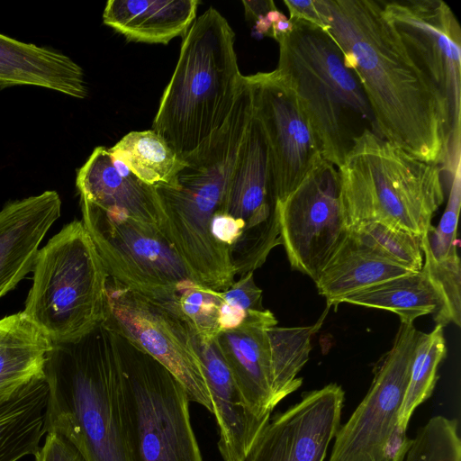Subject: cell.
Wrapping results in <instances>:
<instances>
[{
  "instance_id": "cell-1",
  "label": "cell",
  "mask_w": 461,
  "mask_h": 461,
  "mask_svg": "<svg viewBox=\"0 0 461 461\" xmlns=\"http://www.w3.org/2000/svg\"><path fill=\"white\" fill-rule=\"evenodd\" d=\"M314 2L361 82L377 135L442 167L453 135L447 101L385 18L382 0Z\"/></svg>"
},
{
  "instance_id": "cell-20",
  "label": "cell",
  "mask_w": 461,
  "mask_h": 461,
  "mask_svg": "<svg viewBox=\"0 0 461 461\" xmlns=\"http://www.w3.org/2000/svg\"><path fill=\"white\" fill-rule=\"evenodd\" d=\"M33 86L84 99L88 91L82 68L46 47L0 33V87Z\"/></svg>"
},
{
  "instance_id": "cell-25",
  "label": "cell",
  "mask_w": 461,
  "mask_h": 461,
  "mask_svg": "<svg viewBox=\"0 0 461 461\" xmlns=\"http://www.w3.org/2000/svg\"><path fill=\"white\" fill-rule=\"evenodd\" d=\"M343 303L392 312L403 323L428 314L435 320L442 307L438 289L422 267L356 292Z\"/></svg>"
},
{
  "instance_id": "cell-29",
  "label": "cell",
  "mask_w": 461,
  "mask_h": 461,
  "mask_svg": "<svg viewBox=\"0 0 461 461\" xmlns=\"http://www.w3.org/2000/svg\"><path fill=\"white\" fill-rule=\"evenodd\" d=\"M348 230L358 243L377 256L411 272L421 269V237L377 221L362 222Z\"/></svg>"
},
{
  "instance_id": "cell-7",
  "label": "cell",
  "mask_w": 461,
  "mask_h": 461,
  "mask_svg": "<svg viewBox=\"0 0 461 461\" xmlns=\"http://www.w3.org/2000/svg\"><path fill=\"white\" fill-rule=\"evenodd\" d=\"M114 334L128 461H203L185 387L158 361Z\"/></svg>"
},
{
  "instance_id": "cell-11",
  "label": "cell",
  "mask_w": 461,
  "mask_h": 461,
  "mask_svg": "<svg viewBox=\"0 0 461 461\" xmlns=\"http://www.w3.org/2000/svg\"><path fill=\"white\" fill-rule=\"evenodd\" d=\"M281 245L290 266L316 278L348 233L338 168L321 158L278 203Z\"/></svg>"
},
{
  "instance_id": "cell-35",
  "label": "cell",
  "mask_w": 461,
  "mask_h": 461,
  "mask_svg": "<svg viewBox=\"0 0 461 461\" xmlns=\"http://www.w3.org/2000/svg\"><path fill=\"white\" fill-rule=\"evenodd\" d=\"M34 456L35 461H86L68 439L57 433H47L43 446Z\"/></svg>"
},
{
  "instance_id": "cell-9",
  "label": "cell",
  "mask_w": 461,
  "mask_h": 461,
  "mask_svg": "<svg viewBox=\"0 0 461 461\" xmlns=\"http://www.w3.org/2000/svg\"><path fill=\"white\" fill-rule=\"evenodd\" d=\"M221 211L238 220L242 227L240 239L229 250L235 276L254 272L270 251L281 245L269 146L255 106Z\"/></svg>"
},
{
  "instance_id": "cell-14",
  "label": "cell",
  "mask_w": 461,
  "mask_h": 461,
  "mask_svg": "<svg viewBox=\"0 0 461 461\" xmlns=\"http://www.w3.org/2000/svg\"><path fill=\"white\" fill-rule=\"evenodd\" d=\"M248 77L255 111L268 141L279 203L299 186L322 157L310 120L286 79L276 69Z\"/></svg>"
},
{
  "instance_id": "cell-4",
  "label": "cell",
  "mask_w": 461,
  "mask_h": 461,
  "mask_svg": "<svg viewBox=\"0 0 461 461\" xmlns=\"http://www.w3.org/2000/svg\"><path fill=\"white\" fill-rule=\"evenodd\" d=\"M291 22V32L276 40V70L295 92L321 157L339 168L366 131L377 135L374 116L360 80L330 32L305 21Z\"/></svg>"
},
{
  "instance_id": "cell-19",
  "label": "cell",
  "mask_w": 461,
  "mask_h": 461,
  "mask_svg": "<svg viewBox=\"0 0 461 461\" xmlns=\"http://www.w3.org/2000/svg\"><path fill=\"white\" fill-rule=\"evenodd\" d=\"M274 325H277L275 316L220 332L216 338L244 400L258 418H270L276 407L267 335V329Z\"/></svg>"
},
{
  "instance_id": "cell-36",
  "label": "cell",
  "mask_w": 461,
  "mask_h": 461,
  "mask_svg": "<svg viewBox=\"0 0 461 461\" xmlns=\"http://www.w3.org/2000/svg\"><path fill=\"white\" fill-rule=\"evenodd\" d=\"M241 232L242 227L238 220L221 210L215 212L212 221L211 233L218 244L229 251L240 239Z\"/></svg>"
},
{
  "instance_id": "cell-5",
  "label": "cell",
  "mask_w": 461,
  "mask_h": 461,
  "mask_svg": "<svg viewBox=\"0 0 461 461\" xmlns=\"http://www.w3.org/2000/svg\"><path fill=\"white\" fill-rule=\"evenodd\" d=\"M348 229L377 221L423 236L445 199L438 165L366 131L338 168Z\"/></svg>"
},
{
  "instance_id": "cell-28",
  "label": "cell",
  "mask_w": 461,
  "mask_h": 461,
  "mask_svg": "<svg viewBox=\"0 0 461 461\" xmlns=\"http://www.w3.org/2000/svg\"><path fill=\"white\" fill-rule=\"evenodd\" d=\"M443 326L436 325L429 333L422 332L416 346L409 381L403 395L397 424L407 429L415 409L432 393L438 379V368L447 356Z\"/></svg>"
},
{
  "instance_id": "cell-31",
  "label": "cell",
  "mask_w": 461,
  "mask_h": 461,
  "mask_svg": "<svg viewBox=\"0 0 461 461\" xmlns=\"http://www.w3.org/2000/svg\"><path fill=\"white\" fill-rule=\"evenodd\" d=\"M220 332L267 320L274 313L262 304V290L256 285L253 272L240 276L228 288L220 291Z\"/></svg>"
},
{
  "instance_id": "cell-22",
  "label": "cell",
  "mask_w": 461,
  "mask_h": 461,
  "mask_svg": "<svg viewBox=\"0 0 461 461\" xmlns=\"http://www.w3.org/2000/svg\"><path fill=\"white\" fill-rule=\"evenodd\" d=\"M411 273L373 253L347 235L313 280L327 307H337L348 295L385 280Z\"/></svg>"
},
{
  "instance_id": "cell-16",
  "label": "cell",
  "mask_w": 461,
  "mask_h": 461,
  "mask_svg": "<svg viewBox=\"0 0 461 461\" xmlns=\"http://www.w3.org/2000/svg\"><path fill=\"white\" fill-rule=\"evenodd\" d=\"M76 185L80 202L127 215L161 230L165 214L155 186L136 177L109 149L96 147L78 169Z\"/></svg>"
},
{
  "instance_id": "cell-37",
  "label": "cell",
  "mask_w": 461,
  "mask_h": 461,
  "mask_svg": "<svg viewBox=\"0 0 461 461\" xmlns=\"http://www.w3.org/2000/svg\"><path fill=\"white\" fill-rule=\"evenodd\" d=\"M411 441L406 429L397 424L384 443L380 461H402Z\"/></svg>"
},
{
  "instance_id": "cell-17",
  "label": "cell",
  "mask_w": 461,
  "mask_h": 461,
  "mask_svg": "<svg viewBox=\"0 0 461 461\" xmlns=\"http://www.w3.org/2000/svg\"><path fill=\"white\" fill-rule=\"evenodd\" d=\"M56 191L7 203L0 211V298L32 272L39 245L60 215Z\"/></svg>"
},
{
  "instance_id": "cell-13",
  "label": "cell",
  "mask_w": 461,
  "mask_h": 461,
  "mask_svg": "<svg viewBox=\"0 0 461 461\" xmlns=\"http://www.w3.org/2000/svg\"><path fill=\"white\" fill-rule=\"evenodd\" d=\"M421 333L413 323L401 322L367 393L348 421L339 428L328 461L381 460L384 443L397 425Z\"/></svg>"
},
{
  "instance_id": "cell-32",
  "label": "cell",
  "mask_w": 461,
  "mask_h": 461,
  "mask_svg": "<svg viewBox=\"0 0 461 461\" xmlns=\"http://www.w3.org/2000/svg\"><path fill=\"white\" fill-rule=\"evenodd\" d=\"M424 268L435 283L441 297L442 307L434 320L436 325L461 324V267L457 252L438 259L434 258L428 234L421 236Z\"/></svg>"
},
{
  "instance_id": "cell-10",
  "label": "cell",
  "mask_w": 461,
  "mask_h": 461,
  "mask_svg": "<svg viewBox=\"0 0 461 461\" xmlns=\"http://www.w3.org/2000/svg\"><path fill=\"white\" fill-rule=\"evenodd\" d=\"M104 324L164 366L185 387L190 402L212 414L194 337L187 325L160 305L108 277Z\"/></svg>"
},
{
  "instance_id": "cell-12",
  "label": "cell",
  "mask_w": 461,
  "mask_h": 461,
  "mask_svg": "<svg viewBox=\"0 0 461 461\" xmlns=\"http://www.w3.org/2000/svg\"><path fill=\"white\" fill-rule=\"evenodd\" d=\"M385 18L447 101L451 145L460 142L461 29L442 0H382Z\"/></svg>"
},
{
  "instance_id": "cell-21",
  "label": "cell",
  "mask_w": 461,
  "mask_h": 461,
  "mask_svg": "<svg viewBox=\"0 0 461 461\" xmlns=\"http://www.w3.org/2000/svg\"><path fill=\"white\" fill-rule=\"evenodd\" d=\"M199 4L197 0H110L103 22L130 41L167 44L185 36Z\"/></svg>"
},
{
  "instance_id": "cell-6",
  "label": "cell",
  "mask_w": 461,
  "mask_h": 461,
  "mask_svg": "<svg viewBox=\"0 0 461 461\" xmlns=\"http://www.w3.org/2000/svg\"><path fill=\"white\" fill-rule=\"evenodd\" d=\"M23 313L51 342L78 339L107 318V280L82 221L65 225L39 249Z\"/></svg>"
},
{
  "instance_id": "cell-15",
  "label": "cell",
  "mask_w": 461,
  "mask_h": 461,
  "mask_svg": "<svg viewBox=\"0 0 461 461\" xmlns=\"http://www.w3.org/2000/svg\"><path fill=\"white\" fill-rule=\"evenodd\" d=\"M345 393L329 384L270 417L245 461H324L340 427Z\"/></svg>"
},
{
  "instance_id": "cell-26",
  "label": "cell",
  "mask_w": 461,
  "mask_h": 461,
  "mask_svg": "<svg viewBox=\"0 0 461 461\" xmlns=\"http://www.w3.org/2000/svg\"><path fill=\"white\" fill-rule=\"evenodd\" d=\"M329 309L310 326L274 325L267 329L276 406L302 385L303 379L297 375L309 360L312 338L321 328Z\"/></svg>"
},
{
  "instance_id": "cell-27",
  "label": "cell",
  "mask_w": 461,
  "mask_h": 461,
  "mask_svg": "<svg viewBox=\"0 0 461 461\" xmlns=\"http://www.w3.org/2000/svg\"><path fill=\"white\" fill-rule=\"evenodd\" d=\"M109 151L136 177L152 186L171 184L185 166V161L153 130L131 131Z\"/></svg>"
},
{
  "instance_id": "cell-18",
  "label": "cell",
  "mask_w": 461,
  "mask_h": 461,
  "mask_svg": "<svg viewBox=\"0 0 461 461\" xmlns=\"http://www.w3.org/2000/svg\"><path fill=\"white\" fill-rule=\"evenodd\" d=\"M194 342L219 429V452L223 461H245L270 418H258L250 411L216 339L203 343L194 337Z\"/></svg>"
},
{
  "instance_id": "cell-3",
  "label": "cell",
  "mask_w": 461,
  "mask_h": 461,
  "mask_svg": "<svg viewBox=\"0 0 461 461\" xmlns=\"http://www.w3.org/2000/svg\"><path fill=\"white\" fill-rule=\"evenodd\" d=\"M235 33L214 8L193 22L183 37L178 61L152 124L185 160L228 120L243 80Z\"/></svg>"
},
{
  "instance_id": "cell-8",
  "label": "cell",
  "mask_w": 461,
  "mask_h": 461,
  "mask_svg": "<svg viewBox=\"0 0 461 461\" xmlns=\"http://www.w3.org/2000/svg\"><path fill=\"white\" fill-rule=\"evenodd\" d=\"M80 206L82 222L113 282L168 309L180 288L194 281L159 228L84 202Z\"/></svg>"
},
{
  "instance_id": "cell-24",
  "label": "cell",
  "mask_w": 461,
  "mask_h": 461,
  "mask_svg": "<svg viewBox=\"0 0 461 461\" xmlns=\"http://www.w3.org/2000/svg\"><path fill=\"white\" fill-rule=\"evenodd\" d=\"M48 393L44 377L0 400V461H18L39 451Z\"/></svg>"
},
{
  "instance_id": "cell-34",
  "label": "cell",
  "mask_w": 461,
  "mask_h": 461,
  "mask_svg": "<svg viewBox=\"0 0 461 461\" xmlns=\"http://www.w3.org/2000/svg\"><path fill=\"white\" fill-rule=\"evenodd\" d=\"M447 207L436 228L429 230V241L434 258H445L456 250L457 221L461 206V163L451 178Z\"/></svg>"
},
{
  "instance_id": "cell-33",
  "label": "cell",
  "mask_w": 461,
  "mask_h": 461,
  "mask_svg": "<svg viewBox=\"0 0 461 461\" xmlns=\"http://www.w3.org/2000/svg\"><path fill=\"white\" fill-rule=\"evenodd\" d=\"M402 461H461L457 421L438 415L420 428Z\"/></svg>"
},
{
  "instance_id": "cell-2",
  "label": "cell",
  "mask_w": 461,
  "mask_h": 461,
  "mask_svg": "<svg viewBox=\"0 0 461 461\" xmlns=\"http://www.w3.org/2000/svg\"><path fill=\"white\" fill-rule=\"evenodd\" d=\"M44 373L46 433L68 439L86 461H128L114 332L102 323L78 339L51 342Z\"/></svg>"
},
{
  "instance_id": "cell-30",
  "label": "cell",
  "mask_w": 461,
  "mask_h": 461,
  "mask_svg": "<svg viewBox=\"0 0 461 461\" xmlns=\"http://www.w3.org/2000/svg\"><path fill=\"white\" fill-rule=\"evenodd\" d=\"M220 291L189 281L167 310L184 321L199 341L210 343L220 333Z\"/></svg>"
},
{
  "instance_id": "cell-38",
  "label": "cell",
  "mask_w": 461,
  "mask_h": 461,
  "mask_svg": "<svg viewBox=\"0 0 461 461\" xmlns=\"http://www.w3.org/2000/svg\"><path fill=\"white\" fill-rule=\"evenodd\" d=\"M284 4L289 11V20L305 21L313 23L324 30L327 27L321 18V14L315 6L314 0L307 1H290L285 0Z\"/></svg>"
},
{
  "instance_id": "cell-23",
  "label": "cell",
  "mask_w": 461,
  "mask_h": 461,
  "mask_svg": "<svg viewBox=\"0 0 461 461\" xmlns=\"http://www.w3.org/2000/svg\"><path fill=\"white\" fill-rule=\"evenodd\" d=\"M50 339L20 312L0 320V400L45 377Z\"/></svg>"
}]
</instances>
